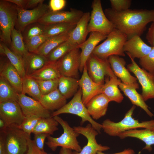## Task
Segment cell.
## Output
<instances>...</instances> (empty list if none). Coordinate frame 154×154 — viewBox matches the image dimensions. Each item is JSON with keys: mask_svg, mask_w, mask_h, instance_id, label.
Instances as JSON below:
<instances>
[{"mask_svg": "<svg viewBox=\"0 0 154 154\" xmlns=\"http://www.w3.org/2000/svg\"><path fill=\"white\" fill-rule=\"evenodd\" d=\"M41 118L33 115L24 116L22 123L17 127L26 133L31 135Z\"/></svg>", "mask_w": 154, "mask_h": 154, "instance_id": "ab89813d", "label": "cell"}, {"mask_svg": "<svg viewBox=\"0 0 154 154\" xmlns=\"http://www.w3.org/2000/svg\"><path fill=\"white\" fill-rule=\"evenodd\" d=\"M77 46L68 38L53 50L46 57L49 62H56Z\"/></svg>", "mask_w": 154, "mask_h": 154, "instance_id": "d6a6232c", "label": "cell"}, {"mask_svg": "<svg viewBox=\"0 0 154 154\" xmlns=\"http://www.w3.org/2000/svg\"><path fill=\"white\" fill-rule=\"evenodd\" d=\"M48 110L56 111L66 104V99L61 94L58 89L46 94L42 95L39 100Z\"/></svg>", "mask_w": 154, "mask_h": 154, "instance_id": "4316f807", "label": "cell"}, {"mask_svg": "<svg viewBox=\"0 0 154 154\" xmlns=\"http://www.w3.org/2000/svg\"><path fill=\"white\" fill-rule=\"evenodd\" d=\"M79 87L78 80L75 78L61 76L58 79V89L66 99L74 96Z\"/></svg>", "mask_w": 154, "mask_h": 154, "instance_id": "f546056e", "label": "cell"}, {"mask_svg": "<svg viewBox=\"0 0 154 154\" xmlns=\"http://www.w3.org/2000/svg\"><path fill=\"white\" fill-rule=\"evenodd\" d=\"M84 13L81 10L71 9L69 11H50L38 21L45 25L57 23L76 24Z\"/></svg>", "mask_w": 154, "mask_h": 154, "instance_id": "5bb4252c", "label": "cell"}, {"mask_svg": "<svg viewBox=\"0 0 154 154\" xmlns=\"http://www.w3.org/2000/svg\"><path fill=\"white\" fill-rule=\"evenodd\" d=\"M22 58L26 75L27 76H30L40 69L48 62L46 57L29 52Z\"/></svg>", "mask_w": 154, "mask_h": 154, "instance_id": "484cf974", "label": "cell"}, {"mask_svg": "<svg viewBox=\"0 0 154 154\" xmlns=\"http://www.w3.org/2000/svg\"><path fill=\"white\" fill-rule=\"evenodd\" d=\"M72 150L68 149L62 147L60 149L59 154H72Z\"/></svg>", "mask_w": 154, "mask_h": 154, "instance_id": "db71d44e", "label": "cell"}, {"mask_svg": "<svg viewBox=\"0 0 154 154\" xmlns=\"http://www.w3.org/2000/svg\"><path fill=\"white\" fill-rule=\"evenodd\" d=\"M88 26V33L97 32L108 35L115 29L113 24L106 17L100 0H94Z\"/></svg>", "mask_w": 154, "mask_h": 154, "instance_id": "ba28073f", "label": "cell"}, {"mask_svg": "<svg viewBox=\"0 0 154 154\" xmlns=\"http://www.w3.org/2000/svg\"><path fill=\"white\" fill-rule=\"evenodd\" d=\"M17 102L24 116L33 115L41 118L52 117L49 111L45 108L39 101L25 94H19Z\"/></svg>", "mask_w": 154, "mask_h": 154, "instance_id": "e0dca14e", "label": "cell"}, {"mask_svg": "<svg viewBox=\"0 0 154 154\" xmlns=\"http://www.w3.org/2000/svg\"><path fill=\"white\" fill-rule=\"evenodd\" d=\"M129 58L131 63L127 65V69L135 74L141 85L144 100L154 98V74L141 68L134 59Z\"/></svg>", "mask_w": 154, "mask_h": 154, "instance_id": "30bf717a", "label": "cell"}, {"mask_svg": "<svg viewBox=\"0 0 154 154\" xmlns=\"http://www.w3.org/2000/svg\"><path fill=\"white\" fill-rule=\"evenodd\" d=\"M18 17L17 6L7 0L0 1V37L7 46H11V33Z\"/></svg>", "mask_w": 154, "mask_h": 154, "instance_id": "8992f818", "label": "cell"}, {"mask_svg": "<svg viewBox=\"0 0 154 154\" xmlns=\"http://www.w3.org/2000/svg\"><path fill=\"white\" fill-rule=\"evenodd\" d=\"M112 9L117 11H122L129 9L131 4V0H110Z\"/></svg>", "mask_w": 154, "mask_h": 154, "instance_id": "ee69618b", "label": "cell"}, {"mask_svg": "<svg viewBox=\"0 0 154 154\" xmlns=\"http://www.w3.org/2000/svg\"><path fill=\"white\" fill-rule=\"evenodd\" d=\"M110 102L108 98L101 93L93 98L86 106L92 118L97 120L106 114Z\"/></svg>", "mask_w": 154, "mask_h": 154, "instance_id": "7402d4cb", "label": "cell"}, {"mask_svg": "<svg viewBox=\"0 0 154 154\" xmlns=\"http://www.w3.org/2000/svg\"><path fill=\"white\" fill-rule=\"evenodd\" d=\"M66 113L74 114L81 117V124H83L86 121H88L99 133L102 129V124L96 122L92 118L86 106L83 103L82 90L80 87L72 99L61 108L54 112L51 114V116L54 117Z\"/></svg>", "mask_w": 154, "mask_h": 154, "instance_id": "5b68a950", "label": "cell"}, {"mask_svg": "<svg viewBox=\"0 0 154 154\" xmlns=\"http://www.w3.org/2000/svg\"><path fill=\"white\" fill-rule=\"evenodd\" d=\"M22 94H27L38 101L42 95L37 80L27 76L23 79Z\"/></svg>", "mask_w": 154, "mask_h": 154, "instance_id": "d590c367", "label": "cell"}, {"mask_svg": "<svg viewBox=\"0 0 154 154\" xmlns=\"http://www.w3.org/2000/svg\"><path fill=\"white\" fill-rule=\"evenodd\" d=\"M121 81L116 76L106 77L102 89V93L104 94L111 101L117 103L122 102L123 99L118 86Z\"/></svg>", "mask_w": 154, "mask_h": 154, "instance_id": "d4e9b609", "label": "cell"}, {"mask_svg": "<svg viewBox=\"0 0 154 154\" xmlns=\"http://www.w3.org/2000/svg\"><path fill=\"white\" fill-rule=\"evenodd\" d=\"M97 154H135V152L133 150L130 149H125L123 151L112 154H106L103 153L102 151H98Z\"/></svg>", "mask_w": 154, "mask_h": 154, "instance_id": "f5cc1de1", "label": "cell"}, {"mask_svg": "<svg viewBox=\"0 0 154 154\" xmlns=\"http://www.w3.org/2000/svg\"><path fill=\"white\" fill-rule=\"evenodd\" d=\"M90 15L89 12L84 13L75 27L69 34V39L78 46L86 40L88 34V26Z\"/></svg>", "mask_w": 154, "mask_h": 154, "instance_id": "603a6c76", "label": "cell"}, {"mask_svg": "<svg viewBox=\"0 0 154 154\" xmlns=\"http://www.w3.org/2000/svg\"><path fill=\"white\" fill-rule=\"evenodd\" d=\"M59 123L53 117L41 118L34 129L32 133L34 134L45 133L50 135L58 130Z\"/></svg>", "mask_w": 154, "mask_h": 154, "instance_id": "1f68e13d", "label": "cell"}, {"mask_svg": "<svg viewBox=\"0 0 154 154\" xmlns=\"http://www.w3.org/2000/svg\"><path fill=\"white\" fill-rule=\"evenodd\" d=\"M45 25L38 22L31 24L21 32L24 41L33 37L43 35Z\"/></svg>", "mask_w": 154, "mask_h": 154, "instance_id": "f35d334b", "label": "cell"}, {"mask_svg": "<svg viewBox=\"0 0 154 154\" xmlns=\"http://www.w3.org/2000/svg\"><path fill=\"white\" fill-rule=\"evenodd\" d=\"M76 25V24L62 23L45 25L43 35L48 38L63 34L70 33Z\"/></svg>", "mask_w": 154, "mask_h": 154, "instance_id": "836d02e7", "label": "cell"}, {"mask_svg": "<svg viewBox=\"0 0 154 154\" xmlns=\"http://www.w3.org/2000/svg\"><path fill=\"white\" fill-rule=\"evenodd\" d=\"M44 0H27L25 9L35 8L39 5L43 3Z\"/></svg>", "mask_w": 154, "mask_h": 154, "instance_id": "681fc988", "label": "cell"}, {"mask_svg": "<svg viewBox=\"0 0 154 154\" xmlns=\"http://www.w3.org/2000/svg\"><path fill=\"white\" fill-rule=\"evenodd\" d=\"M127 40L126 35L115 29L103 42L95 47L92 53L102 59H108L113 55L125 56L123 48Z\"/></svg>", "mask_w": 154, "mask_h": 154, "instance_id": "277c9868", "label": "cell"}, {"mask_svg": "<svg viewBox=\"0 0 154 154\" xmlns=\"http://www.w3.org/2000/svg\"><path fill=\"white\" fill-rule=\"evenodd\" d=\"M79 87L82 90V99L85 106L93 98L102 93L103 84L94 82L89 76L85 64L81 78L78 80Z\"/></svg>", "mask_w": 154, "mask_h": 154, "instance_id": "ac0fdd59", "label": "cell"}, {"mask_svg": "<svg viewBox=\"0 0 154 154\" xmlns=\"http://www.w3.org/2000/svg\"><path fill=\"white\" fill-rule=\"evenodd\" d=\"M19 94L5 78L0 76V103L17 102Z\"/></svg>", "mask_w": 154, "mask_h": 154, "instance_id": "8d00e7d4", "label": "cell"}, {"mask_svg": "<svg viewBox=\"0 0 154 154\" xmlns=\"http://www.w3.org/2000/svg\"><path fill=\"white\" fill-rule=\"evenodd\" d=\"M50 135L45 133H39L34 134L33 140L36 146L40 150L44 151V146L45 140Z\"/></svg>", "mask_w": 154, "mask_h": 154, "instance_id": "f6af8a7d", "label": "cell"}, {"mask_svg": "<svg viewBox=\"0 0 154 154\" xmlns=\"http://www.w3.org/2000/svg\"><path fill=\"white\" fill-rule=\"evenodd\" d=\"M58 79L52 80H37L42 95L49 94L58 88Z\"/></svg>", "mask_w": 154, "mask_h": 154, "instance_id": "b9f144b4", "label": "cell"}, {"mask_svg": "<svg viewBox=\"0 0 154 154\" xmlns=\"http://www.w3.org/2000/svg\"><path fill=\"white\" fill-rule=\"evenodd\" d=\"M73 128L77 132L85 137L88 141L86 145L80 152L74 151L72 152V154H97L98 151L103 152L110 149L109 147L103 146L98 143L96 138L99 133L90 123L88 124L85 127L75 126Z\"/></svg>", "mask_w": 154, "mask_h": 154, "instance_id": "7c38bea8", "label": "cell"}, {"mask_svg": "<svg viewBox=\"0 0 154 154\" xmlns=\"http://www.w3.org/2000/svg\"><path fill=\"white\" fill-rule=\"evenodd\" d=\"M11 37L12 50L22 58L29 52L25 45L21 32L14 28Z\"/></svg>", "mask_w": 154, "mask_h": 154, "instance_id": "74e56055", "label": "cell"}, {"mask_svg": "<svg viewBox=\"0 0 154 154\" xmlns=\"http://www.w3.org/2000/svg\"><path fill=\"white\" fill-rule=\"evenodd\" d=\"M135 108V106L133 105L126 113L123 119L118 122H114L109 119L104 120L102 124L104 132L110 136L117 137L126 131L138 128L154 131V120L139 122L133 117Z\"/></svg>", "mask_w": 154, "mask_h": 154, "instance_id": "7a4b0ae2", "label": "cell"}, {"mask_svg": "<svg viewBox=\"0 0 154 154\" xmlns=\"http://www.w3.org/2000/svg\"><path fill=\"white\" fill-rule=\"evenodd\" d=\"M146 38L152 47L154 46V21L152 22L148 29Z\"/></svg>", "mask_w": 154, "mask_h": 154, "instance_id": "c3c4849f", "label": "cell"}, {"mask_svg": "<svg viewBox=\"0 0 154 154\" xmlns=\"http://www.w3.org/2000/svg\"><path fill=\"white\" fill-rule=\"evenodd\" d=\"M108 60L114 74L121 79L123 83L136 89L139 88L137 79L132 76L125 68L126 62L123 58L113 55L109 56Z\"/></svg>", "mask_w": 154, "mask_h": 154, "instance_id": "2e32d148", "label": "cell"}, {"mask_svg": "<svg viewBox=\"0 0 154 154\" xmlns=\"http://www.w3.org/2000/svg\"><path fill=\"white\" fill-rule=\"evenodd\" d=\"M104 12L115 29L126 35L127 39L136 35L140 36L147 25L154 21V9H129L118 12L108 8Z\"/></svg>", "mask_w": 154, "mask_h": 154, "instance_id": "6da1fadb", "label": "cell"}, {"mask_svg": "<svg viewBox=\"0 0 154 154\" xmlns=\"http://www.w3.org/2000/svg\"><path fill=\"white\" fill-rule=\"evenodd\" d=\"M47 38L42 35L32 37L24 42L28 52L35 53Z\"/></svg>", "mask_w": 154, "mask_h": 154, "instance_id": "60d3db41", "label": "cell"}, {"mask_svg": "<svg viewBox=\"0 0 154 154\" xmlns=\"http://www.w3.org/2000/svg\"><path fill=\"white\" fill-rule=\"evenodd\" d=\"M66 3L65 0H50L49 6L51 11H59L64 8Z\"/></svg>", "mask_w": 154, "mask_h": 154, "instance_id": "bcb514c9", "label": "cell"}, {"mask_svg": "<svg viewBox=\"0 0 154 154\" xmlns=\"http://www.w3.org/2000/svg\"><path fill=\"white\" fill-rule=\"evenodd\" d=\"M0 43L4 49V56L7 58L12 65L16 69L22 79L26 76L22 58L10 50L8 46L2 42Z\"/></svg>", "mask_w": 154, "mask_h": 154, "instance_id": "e575fe53", "label": "cell"}, {"mask_svg": "<svg viewBox=\"0 0 154 154\" xmlns=\"http://www.w3.org/2000/svg\"><path fill=\"white\" fill-rule=\"evenodd\" d=\"M152 47L146 44L140 36H134L127 39L123 48L129 57L134 59L135 58L140 59L147 55L150 52Z\"/></svg>", "mask_w": 154, "mask_h": 154, "instance_id": "d6986e66", "label": "cell"}, {"mask_svg": "<svg viewBox=\"0 0 154 154\" xmlns=\"http://www.w3.org/2000/svg\"><path fill=\"white\" fill-rule=\"evenodd\" d=\"M0 76L5 78L19 94H22L23 79L8 59L1 60Z\"/></svg>", "mask_w": 154, "mask_h": 154, "instance_id": "44dd1931", "label": "cell"}, {"mask_svg": "<svg viewBox=\"0 0 154 154\" xmlns=\"http://www.w3.org/2000/svg\"><path fill=\"white\" fill-rule=\"evenodd\" d=\"M48 154V153H46V152H45V151L44 152V154Z\"/></svg>", "mask_w": 154, "mask_h": 154, "instance_id": "11a10c76", "label": "cell"}, {"mask_svg": "<svg viewBox=\"0 0 154 154\" xmlns=\"http://www.w3.org/2000/svg\"><path fill=\"white\" fill-rule=\"evenodd\" d=\"M15 5L17 7L25 9L27 0H7Z\"/></svg>", "mask_w": 154, "mask_h": 154, "instance_id": "816d5d0a", "label": "cell"}, {"mask_svg": "<svg viewBox=\"0 0 154 154\" xmlns=\"http://www.w3.org/2000/svg\"><path fill=\"white\" fill-rule=\"evenodd\" d=\"M139 62L143 68L154 74V46L147 55L139 59Z\"/></svg>", "mask_w": 154, "mask_h": 154, "instance_id": "7bdbcfd3", "label": "cell"}, {"mask_svg": "<svg viewBox=\"0 0 154 154\" xmlns=\"http://www.w3.org/2000/svg\"><path fill=\"white\" fill-rule=\"evenodd\" d=\"M70 33L48 38L34 53L46 57L53 50L69 38Z\"/></svg>", "mask_w": 154, "mask_h": 154, "instance_id": "4dcf8cb0", "label": "cell"}, {"mask_svg": "<svg viewBox=\"0 0 154 154\" xmlns=\"http://www.w3.org/2000/svg\"><path fill=\"white\" fill-rule=\"evenodd\" d=\"M24 117L21 107L17 101L0 103V118L7 127L11 125H20Z\"/></svg>", "mask_w": 154, "mask_h": 154, "instance_id": "9a60e30c", "label": "cell"}, {"mask_svg": "<svg viewBox=\"0 0 154 154\" xmlns=\"http://www.w3.org/2000/svg\"><path fill=\"white\" fill-rule=\"evenodd\" d=\"M17 9L18 17L15 29L21 32L27 25L37 22L45 14L51 11L49 5L44 3L30 10L21 8L17 6Z\"/></svg>", "mask_w": 154, "mask_h": 154, "instance_id": "8fae6325", "label": "cell"}, {"mask_svg": "<svg viewBox=\"0 0 154 154\" xmlns=\"http://www.w3.org/2000/svg\"><path fill=\"white\" fill-rule=\"evenodd\" d=\"M61 76L58 68L57 61H48L42 68L29 76L36 80H44L58 79Z\"/></svg>", "mask_w": 154, "mask_h": 154, "instance_id": "83f0119b", "label": "cell"}, {"mask_svg": "<svg viewBox=\"0 0 154 154\" xmlns=\"http://www.w3.org/2000/svg\"><path fill=\"white\" fill-rule=\"evenodd\" d=\"M107 35L97 32H91L88 39L77 46V48L81 50L79 69L80 72H83L87 60L97 44L101 41L106 39Z\"/></svg>", "mask_w": 154, "mask_h": 154, "instance_id": "ffe728a7", "label": "cell"}, {"mask_svg": "<svg viewBox=\"0 0 154 154\" xmlns=\"http://www.w3.org/2000/svg\"><path fill=\"white\" fill-rule=\"evenodd\" d=\"M123 139L127 137L137 138L143 142L145 145L143 149L151 151L152 146L154 145V131L147 129H137L126 131L119 135L118 136Z\"/></svg>", "mask_w": 154, "mask_h": 154, "instance_id": "cb8c5ba5", "label": "cell"}, {"mask_svg": "<svg viewBox=\"0 0 154 154\" xmlns=\"http://www.w3.org/2000/svg\"><path fill=\"white\" fill-rule=\"evenodd\" d=\"M80 53L79 49L76 48L58 61L61 76L74 78L77 76L80 65Z\"/></svg>", "mask_w": 154, "mask_h": 154, "instance_id": "4fadbf2b", "label": "cell"}, {"mask_svg": "<svg viewBox=\"0 0 154 154\" xmlns=\"http://www.w3.org/2000/svg\"><path fill=\"white\" fill-rule=\"evenodd\" d=\"M86 64L89 76L97 83L104 84L105 77H111L116 76L108 59L100 58L92 53L87 60Z\"/></svg>", "mask_w": 154, "mask_h": 154, "instance_id": "9c48e42d", "label": "cell"}, {"mask_svg": "<svg viewBox=\"0 0 154 154\" xmlns=\"http://www.w3.org/2000/svg\"><path fill=\"white\" fill-rule=\"evenodd\" d=\"M44 152V151H42L38 148L31 137L29 138L28 149L25 154H43Z\"/></svg>", "mask_w": 154, "mask_h": 154, "instance_id": "7dc6e473", "label": "cell"}, {"mask_svg": "<svg viewBox=\"0 0 154 154\" xmlns=\"http://www.w3.org/2000/svg\"><path fill=\"white\" fill-rule=\"evenodd\" d=\"M4 133L7 154H25L30 135L15 125L7 127Z\"/></svg>", "mask_w": 154, "mask_h": 154, "instance_id": "52a82bcc", "label": "cell"}, {"mask_svg": "<svg viewBox=\"0 0 154 154\" xmlns=\"http://www.w3.org/2000/svg\"><path fill=\"white\" fill-rule=\"evenodd\" d=\"M118 86L134 105L141 108L150 117L153 116V114L149 110V107L145 102L142 95L137 92L136 89L121 82L119 83Z\"/></svg>", "mask_w": 154, "mask_h": 154, "instance_id": "f1b7e54d", "label": "cell"}, {"mask_svg": "<svg viewBox=\"0 0 154 154\" xmlns=\"http://www.w3.org/2000/svg\"><path fill=\"white\" fill-rule=\"evenodd\" d=\"M0 154H7L4 133L2 132H0Z\"/></svg>", "mask_w": 154, "mask_h": 154, "instance_id": "f907efd6", "label": "cell"}, {"mask_svg": "<svg viewBox=\"0 0 154 154\" xmlns=\"http://www.w3.org/2000/svg\"><path fill=\"white\" fill-rule=\"evenodd\" d=\"M62 126L63 133L58 137L49 135L47 137L46 145L53 151L58 147L68 149L80 152L82 149L79 144L77 137L80 134L71 127L67 122L58 116L53 117Z\"/></svg>", "mask_w": 154, "mask_h": 154, "instance_id": "3957f363", "label": "cell"}]
</instances>
